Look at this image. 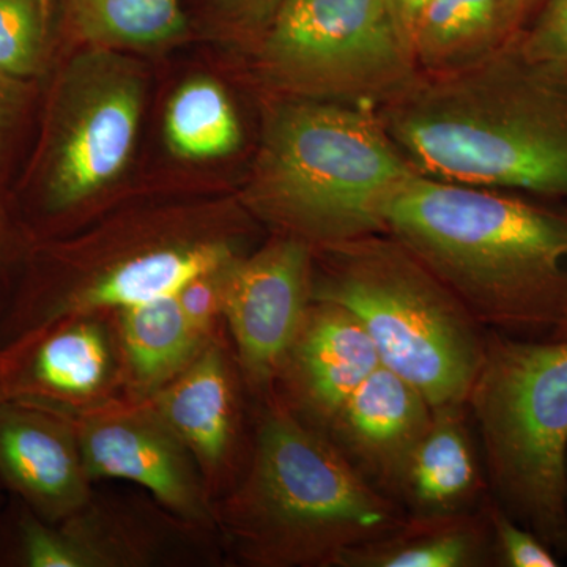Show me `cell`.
Instances as JSON below:
<instances>
[{"label":"cell","mask_w":567,"mask_h":567,"mask_svg":"<svg viewBox=\"0 0 567 567\" xmlns=\"http://www.w3.org/2000/svg\"><path fill=\"white\" fill-rule=\"evenodd\" d=\"M432 410L415 386L380 365L347 399L324 434L369 483L398 499Z\"/></svg>","instance_id":"cell-16"},{"label":"cell","mask_w":567,"mask_h":567,"mask_svg":"<svg viewBox=\"0 0 567 567\" xmlns=\"http://www.w3.org/2000/svg\"><path fill=\"white\" fill-rule=\"evenodd\" d=\"M374 342L352 312L330 301H312L284 358L275 395L319 431L330 425L375 369Z\"/></svg>","instance_id":"cell-15"},{"label":"cell","mask_w":567,"mask_h":567,"mask_svg":"<svg viewBox=\"0 0 567 567\" xmlns=\"http://www.w3.org/2000/svg\"><path fill=\"white\" fill-rule=\"evenodd\" d=\"M126 399H148L186 368L210 339L183 315L175 292L115 311Z\"/></svg>","instance_id":"cell-19"},{"label":"cell","mask_w":567,"mask_h":567,"mask_svg":"<svg viewBox=\"0 0 567 567\" xmlns=\"http://www.w3.org/2000/svg\"><path fill=\"white\" fill-rule=\"evenodd\" d=\"M6 399L76 416L126 399L115 311L63 317L0 347Z\"/></svg>","instance_id":"cell-12"},{"label":"cell","mask_w":567,"mask_h":567,"mask_svg":"<svg viewBox=\"0 0 567 567\" xmlns=\"http://www.w3.org/2000/svg\"><path fill=\"white\" fill-rule=\"evenodd\" d=\"M33 241L25 230L17 229L0 212V317L6 311L14 292Z\"/></svg>","instance_id":"cell-27"},{"label":"cell","mask_w":567,"mask_h":567,"mask_svg":"<svg viewBox=\"0 0 567 567\" xmlns=\"http://www.w3.org/2000/svg\"><path fill=\"white\" fill-rule=\"evenodd\" d=\"M262 59L279 85L311 100H386L416 78L385 0H286Z\"/></svg>","instance_id":"cell-8"},{"label":"cell","mask_w":567,"mask_h":567,"mask_svg":"<svg viewBox=\"0 0 567 567\" xmlns=\"http://www.w3.org/2000/svg\"><path fill=\"white\" fill-rule=\"evenodd\" d=\"M503 39L502 0H434L417 25L413 59L442 73L486 58Z\"/></svg>","instance_id":"cell-20"},{"label":"cell","mask_w":567,"mask_h":567,"mask_svg":"<svg viewBox=\"0 0 567 567\" xmlns=\"http://www.w3.org/2000/svg\"><path fill=\"white\" fill-rule=\"evenodd\" d=\"M540 0H502V25L505 37L527 17L528 11L535 9Z\"/></svg>","instance_id":"cell-30"},{"label":"cell","mask_w":567,"mask_h":567,"mask_svg":"<svg viewBox=\"0 0 567 567\" xmlns=\"http://www.w3.org/2000/svg\"><path fill=\"white\" fill-rule=\"evenodd\" d=\"M548 339H567V315L563 323L554 331V334L548 336Z\"/></svg>","instance_id":"cell-32"},{"label":"cell","mask_w":567,"mask_h":567,"mask_svg":"<svg viewBox=\"0 0 567 567\" xmlns=\"http://www.w3.org/2000/svg\"><path fill=\"white\" fill-rule=\"evenodd\" d=\"M465 404L434 406L431 423L406 465L398 499L409 516L473 511L488 491L470 434Z\"/></svg>","instance_id":"cell-17"},{"label":"cell","mask_w":567,"mask_h":567,"mask_svg":"<svg viewBox=\"0 0 567 567\" xmlns=\"http://www.w3.org/2000/svg\"><path fill=\"white\" fill-rule=\"evenodd\" d=\"M171 151L186 159L221 158L240 145L241 130L233 104L218 82H185L166 112Z\"/></svg>","instance_id":"cell-22"},{"label":"cell","mask_w":567,"mask_h":567,"mask_svg":"<svg viewBox=\"0 0 567 567\" xmlns=\"http://www.w3.org/2000/svg\"><path fill=\"white\" fill-rule=\"evenodd\" d=\"M245 393L248 390L224 330L148 398L193 454L213 505L240 480L248 462Z\"/></svg>","instance_id":"cell-13"},{"label":"cell","mask_w":567,"mask_h":567,"mask_svg":"<svg viewBox=\"0 0 567 567\" xmlns=\"http://www.w3.org/2000/svg\"><path fill=\"white\" fill-rule=\"evenodd\" d=\"M230 2L240 7H259L267 6V3L271 2V0H230Z\"/></svg>","instance_id":"cell-31"},{"label":"cell","mask_w":567,"mask_h":567,"mask_svg":"<svg viewBox=\"0 0 567 567\" xmlns=\"http://www.w3.org/2000/svg\"><path fill=\"white\" fill-rule=\"evenodd\" d=\"M517 52L528 65L567 76V0H547Z\"/></svg>","instance_id":"cell-25"},{"label":"cell","mask_w":567,"mask_h":567,"mask_svg":"<svg viewBox=\"0 0 567 567\" xmlns=\"http://www.w3.org/2000/svg\"><path fill=\"white\" fill-rule=\"evenodd\" d=\"M6 494H7L6 487H3L2 483H0V516H2L3 507H6V505H7Z\"/></svg>","instance_id":"cell-33"},{"label":"cell","mask_w":567,"mask_h":567,"mask_svg":"<svg viewBox=\"0 0 567 567\" xmlns=\"http://www.w3.org/2000/svg\"><path fill=\"white\" fill-rule=\"evenodd\" d=\"M386 234L487 330L551 336L566 319L565 213L416 174L388 208Z\"/></svg>","instance_id":"cell-2"},{"label":"cell","mask_w":567,"mask_h":567,"mask_svg":"<svg viewBox=\"0 0 567 567\" xmlns=\"http://www.w3.org/2000/svg\"><path fill=\"white\" fill-rule=\"evenodd\" d=\"M71 417L93 483L136 484L178 520L218 536L199 466L148 399H118Z\"/></svg>","instance_id":"cell-11"},{"label":"cell","mask_w":567,"mask_h":567,"mask_svg":"<svg viewBox=\"0 0 567 567\" xmlns=\"http://www.w3.org/2000/svg\"><path fill=\"white\" fill-rule=\"evenodd\" d=\"M234 259L200 271L175 290L183 315L204 338L210 339L226 330L223 319L224 281Z\"/></svg>","instance_id":"cell-26"},{"label":"cell","mask_w":567,"mask_h":567,"mask_svg":"<svg viewBox=\"0 0 567 567\" xmlns=\"http://www.w3.org/2000/svg\"><path fill=\"white\" fill-rule=\"evenodd\" d=\"M312 301L346 308L363 324L382 365L432 406L465 404L486 350L487 328L390 234L315 251Z\"/></svg>","instance_id":"cell-5"},{"label":"cell","mask_w":567,"mask_h":567,"mask_svg":"<svg viewBox=\"0 0 567 567\" xmlns=\"http://www.w3.org/2000/svg\"><path fill=\"white\" fill-rule=\"evenodd\" d=\"M315 249L279 234L235 257L224 281L223 319L248 394L275 398L276 380L312 303Z\"/></svg>","instance_id":"cell-10"},{"label":"cell","mask_w":567,"mask_h":567,"mask_svg":"<svg viewBox=\"0 0 567 567\" xmlns=\"http://www.w3.org/2000/svg\"><path fill=\"white\" fill-rule=\"evenodd\" d=\"M494 565L487 506L480 513L409 516L401 527L350 548L336 567Z\"/></svg>","instance_id":"cell-18"},{"label":"cell","mask_w":567,"mask_h":567,"mask_svg":"<svg viewBox=\"0 0 567 567\" xmlns=\"http://www.w3.org/2000/svg\"><path fill=\"white\" fill-rule=\"evenodd\" d=\"M466 409L492 502L567 555V339L487 331Z\"/></svg>","instance_id":"cell-6"},{"label":"cell","mask_w":567,"mask_h":567,"mask_svg":"<svg viewBox=\"0 0 567 567\" xmlns=\"http://www.w3.org/2000/svg\"><path fill=\"white\" fill-rule=\"evenodd\" d=\"M0 483L51 524L87 505L95 483L73 417L18 399L0 401Z\"/></svg>","instance_id":"cell-14"},{"label":"cell","mask_w":567,"mask_h":567,"mask_svg":"<svg viewBox=\"0 0 567 567\" xmlns=\"http://www.w3.org/2000/svg\"><path fill=\"white\" fill-rule=\"evenodd\" d=\"M50 0H0V78L31 81L47 59Z\"/></svg>","instance_id":"cell-23"},{"label":"cell","mask_w":567,"mask_h":567,"mask_svg":"<svg viewBox=\"0 0 567 567\" xmlns=\"http://www.w3.org/2000/svg\"><path fill=\"white\" fill-rule=\"evenodd\" d=\"M385 2L395 35L413 55V41H415L417 25L434 0H385Z\"/></svg>","instance_id":"cell-28"},{"label":"cell","mask_w":567,"mask_h":567,"mask_svg":"<svg viewBox=\"0 0 567 567\" xmlns=\"http://www.w3.org/2000/svg\"><path fill=\"white\" fill-rule=\"evenodd\" d=\"M144 106L136 63L112 48L71 59L58 78L31 183V229L65 221L125 169Z\"/></svg>","instance_id":"cell-7"},{"label":"cell","mask_w":567,"mask_h":567,"mask_svg":"<svg viewBox=\"0 0 567 567\" xmlns=\"http://www.w3.org/2000/svg\"><path fill=\"white\" fill-rule=\"evenodd\" d=\"M416 174L379 118L306 99L268 118L246 199L317 251L386 234L388 208Z\"/></svg>","instance_id":"cell-4"},{"label":"cell","mask_w":567,"mask_h":567,"mask_svg":"<svg viewBox=\"0 0 567 567\" xmlns=\"http://www.w3.org/2000/svg\"><path fill=\"white\" fill-rule=\"evenodd\" d=\"M71 28L95 47L142 50L186 32L177 0H62Z\"/></svg>","instance_id":"cell-21"},{"label":"cell","mask_w":567,"mask_h":567,"mask_svg":"<svg viewBox=\"0 0 567 567\" xmlns=\"http://www.w3.org/2000/svg\"><path fill=\"white\" fill-rule=\"evenodd\" d=\"M6 399V394H3V385H2V371H0V401Z\"/></svg>","instance_id":"cell-34"},{"label":"cell","mask_w":567,"mask_h":567,"mask_svg":"<svg viewBox=\"0 0 567 567\" xmlns=\"http://www.w3.org/2000/svg\"><path fill=\"white\" fill-rule=\"evenodd\" d=\"M213 511L224 550L251 567H336L409 518L276 395L260 402L244 473Z\"/></svg>","instance_id":"cell-3"},{"label":"cell","mask_w":567,"mask_h":567,"mask_svg":"<svg viewBox=\"0 0 567 567\" xmlns=\"http://www.w3.org/2000/svg\"><path fill=\"white\" fill-rule=\"evenodd\" d=\"M218 536L189 527L155 499L93 495L73 516L51 524L10 496L0 517V566L148 567L218 561Z\"/></svg>","instance_id":"cell-9"},{"label":"cell","mask_w":567,"mask_h":567,"mask_svg":"<svg viewBox=\"0 0 567 567\" xmlns=\"http://www.w3.org/2000/svg\"><path fill=\"white\" fill-rule=\"evenodd\" d=\"M494 565L503 567H557L559 557L535 533L507 516L495 502L487 503Z\"/></svg>","instance_id":"cell-24"},{"label":"cell","mask_w":567,"mask_h":567,"mask_svg":"<svg viewBox=\"0 0 567 567\" xmlns=\"http://www.w3.org/2000/svg\"><path fill=\"white\" fill-rule=\"evenodd\" d=\"M21 82L6 81L0 78V151L6 142L7 132L13 121L14 104H17V92L22 87Z\"/></svg>","instance_id":"cell-29"},{"label":"cell","mask_w":567,"mask_h":567,"mask_svg":"<svg viewBox=\"0 0 567 567\" xmlns=\"http://www.w3.org/2000/svg\"><path fill=\"white\" fill-rule=\"evenodd\" d=\"M379 121L425 177L567 199V76L517 51L416 74Z\"/></svg>","instance_id":"cell-1"}]
</instances>
